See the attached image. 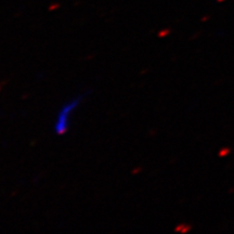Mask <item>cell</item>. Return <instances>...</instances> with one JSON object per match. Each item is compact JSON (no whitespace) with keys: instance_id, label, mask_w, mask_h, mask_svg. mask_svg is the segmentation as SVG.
<instances>
[{"instance_id":"obj_1","label":"cell","mask_w":234,"mask_h":234,"mask_svg":"<svg viewBox=\"0 0 234 234\" xmlns=\"http://www.w3.org/2000/svg\"><path fill=\"white\" fill-rule=\"evenodd\" d=\"M85 97L86 93L77 94L61 106L60 111L58 112V114L56 116V121L53 125V131L56 134L63 136L64 133H66L68 131L69 124H71V117H72L73 113L80 105L81 101L85 99Z\"/></svg>"}]
</instances>
